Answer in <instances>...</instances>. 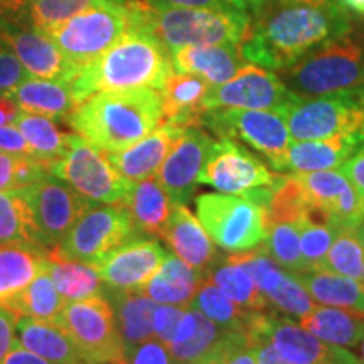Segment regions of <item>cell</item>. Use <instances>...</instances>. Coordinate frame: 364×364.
Listing matches in <instances>:
<instances>
[{"instance_id":"6da1fadb","label":"cell","mask_w":364,"mask_h":364,"mask_svg":"<svg viewBox=\"0 0 364 364\" xmlns=\"http://www.w3.org/2000/svg\"><path fill=\"white\" fill-rule=\"evenodd\" d=\"M354 17L341 4H307L267 0L253 16L252 31L241 43L247 63L284 71L317 46L349 29Z\"/></svg>"},{"instance_id":"7a4b0ae2","label":"cell","mask_w":364,"mask_h":364,"mask_svg":"<svg viewBox=\"0 0 364 364\" xmlns=\"http://www.w3.org/2000/svg\"><path fill=\"white\" fill-rule=\"evenodd\" d=\"M172 73L171 53L154 33L150 21L135 26L102 56L80 66L70 88L80 105L100 91L162 90Z\"/></svg>"},{"instance_id":"3957f363","label":"cell","mask_w":364,"mask_h":364,"mask_svg":"<svg viewBox=\"0 0 364 364\" xmlns=\"http://www.w3.org/2000/svg\"><path fill=\"white\" fill-rule=\"evenodd\" d=\"M162 118L159 90L100 91L76 105L68 125L105 152H120L156 130Z\"/></svg>"},{"instance_id":"277c9868","label":"cell","mask_w":364,"mask_h":364,"mask_svg":"<svg viewBox=\"0 0 364 364\" xmlns=\"http://www.w3.org/2000/svg\"><path fill=\"white\" fill-rule=\"evenodd\" d=\"M284 83L300 98L364 91V21L317 46L284 70Z\"/></svg>"},{"instance_id":"5b68a950","label":"cell","mask_w":364,"mask_h":364,"mask_svg":"<svg viewBox=\"0 0 364 364\" xmlns=\"http://www.w3.org/2000/svg\"><path fill=\"white\" fill-rule=\"evenodd\" d=\"M252 22L248 14L221 9L154 7L152 12L154 33L171 54L184 46L241 44Z\"/></svg>"},{"instance_id":"8992f818","label":"cell","mask_w":364,"mask_h":364,"mask_svg":"<svg viewBox=\"0 0 364 364\" xmlns=\"http://www.w3.org/2000/svg\"><path fill=\"white\" fill-rule=\"evenodd\" d=\"M196 215L211 240L225 252H252L265 243V209L243 196L199 194Z\"/></svg>"},{"instance_id":"52a82bcc","label":"cell","mask_w":364,"mask_h":364,"mask_svg":"<svg viewBox=\"0 0 364 364\" xmlns=\"http://www.w3.org/2000/svg\"><path fill=\"white\" fill-rule=\"evenodd\" d=\"M134 27L135 19L129 0H124L91 7L49 36L73 65L80 68L102 56Z\"/></svg>"},{"instance_id":"ba28073f","label":"cell","mask_w":364,"mask_h":364,"mask_svg":"<svg viewBox=\"0 0 364 364\" xmlns=\"http://www.w3.org/2000/svg\"><path fill=\"white\" fill-rule=\"evenodd\" d=\"M130 213L122 204H98L86 209L66 238L48 250L66 260L97 265L127 241L136 238Z\"/></svg>"},{"instance_id":"9c48e42d","label":"cell","mask_w":364,"mask_h":364,"mask_svg":"<svg viewBox=\"0 0 364 364\" xmlns=\"http://www.w3.org/2000/svg\"><path fill=\"white\" fill-rule=\"evenodd\" d=\"M58 324L68 331L83 363L122 364L125 361L115 311L107 295L68 302Z\"/></svg>"},{"instance_id":"30bf717a","label":"cell","mask_w":364,"mask_h":364,"mask_svg":"<svg viewBox=\"0 0 364 364\" xmlns=\"http://www.w3.org/2000/svg\"><path fill=\"white\" fill-rule=\"evenodd\" d=\"M203 127L220 139L241 140L258 152L275 171H285V157L292 144L284 113L275 110H206Z\"/></svg>"},{"instance_id":"8fae6325","label":"cell","mask_w":364,"mask_h":364,"mask_svg":"<svg viewBox=\"0 0 364 364\" xmlns=\"http://www.w3.org/2000/svg\"><path fill=\"white\" fill-rule=\"evenodd\" d=\"M51 174L91 203L124 204L134 184L113 169L105 150L90 144L76 132L70 135V147L65 157L51 167Z\"/></svg>"},{"instance_id":"7c38bea8","label":"cell","mask_w":364,"mask_h":364,"mask_svg":"<svg viewBox=\"0 0 364 364\" xmlns=\"http://www.w3.org/2000/svg\"><path fill=\"white\" fill-rule=\"evenodd\" d=\"M21 193L29 208L36 245L44 250L56 248L91 206V201L53 174L26 186Z\"/></svg>"},{"instance_id":"4fadbf2b","label":"cell","mask_w":364,"mask_h":364,"mask_svg":"<svg viewBox=\"0 0 364 364\" xmlns=\"http://www.w3.org/2000/svg\"><path fill=\"white\" fill-rule=\"evenodd\" d=\"M282 113L295 140L364 134V91L317 98L299 97Z\"/></svg>"},{"instance_id":"5bb4252c","label":"cell","mask_w":364,"mask_h":364,"mask_svg":"<svg viewBox=\"0 0 364 364\" xmlns=\"http://www.w3.org/2000/svg\"><path fill=\"white\" fill-rule=\"evenodd\" d=\"M282 177L268 171L265 162L241 147L236 140L220 139L213 145L199 182L220 193L250 198L257 191L275 188Z\"/></svg>"},{"instance_id":"9a60e30c","label":"cell","mask_w":364,"mask_h":364,"mask_svg":"<svg viewBox=\"0 0 364 364\" xmlns=\"http://www.w3.org/2000/svg\"><path fill=\"white\" fill-rule=\"evenodd\" d=\"M299 97L272 70L258 65H245L235 78L218 86H209L206 110H275L284 112Z\"/></svg>"},{"instance_id":"2e32d148","label":"cell","mask_w":364,"mask_h":364,"mask_svg":"<svg viewBox=\"0 0 364 364\" xmlns=\"http://www.w3.org/2000/svg\"><path fill=\"white\" fill-rule=\"evenodd\" d=\"M167 252L161 243L150 238H134L97 263L107 292H142L147 282L156 275Z\"/></svg>"},{"instance_id":"e0dca14e","label":"cell","mask_w":364,"mask_h":364,"mask_svg":"<svg viewBox=\"0 0 364 364\" xmlns=\"http://www.w3.org/2000/svg\"><path fill=\"white\" fill-rule=\"evenodd\" d=\"M215 142L203 129L191 127L182 132L156 174L172 203L186 204L193 198Z\"/></svg>"},{"instance_id":"ac0fdd59","label":"cell","mask_w":364,"mask_h":364,"mask_svg":"<svg viewBox=\"0 0 364 364\" xmlns=\"http://www.w3.org/2000/svg\"><path fill=\"white\" fill-rule=\"evenodd\" d=\"M0 39L11 46L22 66L33 78L70 83L80 70L65 56L51 36L31 24H0Z\"/></svg>"},{"instance_id":"d6986e66","label":"cell","mask_w":364,"mask_h":364,"mask_svg":"<svg viewBox=\"0 0 364 364\" xmlns=\"http://www.w3.org/2000/svg\"><path fill=\"white\" fill-rule=\"evenodd\" d=\"M267 334L279 356L289 364H363L343 346L321 343L302 326L272 314L267 318Z\"/></svg>"},{"instance_id":"ffe728a7","label":"cell","mask_w":364,"mask_h":364,"mask_svg":"<svg viewBox=\"0 0 364 364\" xmlns=\"http://www.w3.org/2000/svg\"><path fill=\"white\" fill-rule=\"evenodd\" d=\"M161 238L169 245L177 258L201 275L215 263V241L186 204L172 203L169 221L162 230Z\"/></svg>"},{"instance_id":"44dd1931","label":"cell","mask_w":364,"mask_h":364,"mask_svg":"<svg viewBox=\"0 0 364 364\" xmlns=\"http://www.w3.org/2000/svg\"><path fill=\"white\" fill-rule=\"evenodd\" d=\"M186 129L162 122L142 140L120 152H108V161L118 174L127 181L136 182L157 174L159 167L169 156L182 132Z\"/></svg>"},{"instance_id":"7402d4cb","label":"cell","mask_w":364,"mask_h":364,"mask_svg":"<svg viewBox=\"0 0 364 364\" xmlns=\"http://www.w3.org/2000/svg\"><path fill=\"white\" fill-rule=\"evenodd\" d=\"M176 73L203 78L209 86L226 83L247 65L241 44L184 46L171 54Z\"/></svg>"},{"instance_id":"603a6c76","label":"cell","mask_w":364,"mask_h":364,"mask_svg":"<svg viewBox=\"0 0 364 364\" xmlns=\"http://www.w3.org/2000/svg\"><path fill=\"white\" fill-rule=\"evenodd\" d=\"M209 85L203 78L188 73H172L162 86V122L181 129H203V117L206 113L204 98Z\"/></svg>"},{"instance_id":"cb8c5ba5","label":"cell","mask_w":364,"mask_h":364,"mask_svg":"<svg viewBox=\"0 0 364 364\" xmlns=\"http://www.w3.org/2000/svg\"><path fill=\"white\" fill-rule=\"evenodd\" d=\"M364 144V134L336 135L321 140H297L289 145L285 171L314 172L341 167Z\"/></svg>"},{"instance_id":"d4e9b609","label":"cell","mask_w":364,"mask_h":364,"mask_svg":"<svg viewBox=\"0 0 364 364\" xmlns=\"http://www.w3.org/2000/svg\"><path fill=\"white\" fill-rule=\"evenodd\" d=\"M48 267V250L24 243L0 245V307L17 297Z\"/></svg>"},{"instance_id":"484cf974","label":"cell","mask_w":364,"mask_h":364,"mask_svg":"<svg viewBox=\"0 0 364 364\" xmlns=\"http://www.w3.org/2000/svg\"><path fill=\"white\" fill-rule=\"evenodd\" d=\"M16 339L31 353L53 364L83 363L68 331L58 322L17 317Z\"/></svg>"},{"instance_id":"4316f807","label":"cell","mask_w":364,"mask_h":364,"mask_svg":"<svg viewBox=\"0 0 364 364\" xmlns=\"http://www.w3.org/2000/svg\"><path fill=\"white\" fill-rule=\"evenodd\" d=\"M122 206L130 213L136 233L161 236L169 221L172 201L154 174L134 182Z\"/></svg>"},{"instance_id":"83f0119b","label":"cell","mask_w":364,"mask_h":364,"mask_svg":"<svg viewBox=\"0 0 364 364\" xmlns=\"http://www.w3.org/2000/svg\"><path fill=\"white\" fill-rule=\"evenodd\" d=\"M11 97L16 100L22 112L59 122H68L76 108L70 83L65 81L27 78L12 91Z\"/></svg>"},{"instance_id":"f1b7e54d","label":"cell","mask_w":364,"mask_h":364,"mask_svg":"<svg viewBox=\"0 0 364 364\" xmlns=\"http://www.w3.org/2000/svg\"><path fill=\"white\" fill-rule=\"evenodd\" d=\"M203 282V275L176 255L167 253L156 275L147 282L142 292L157 304L189 306Z\"/></svg>"},{"instance_id":"f546056e","label":"cell","mask_w":364,"mask_h":364,"mask_svg":"<svg viewBox=\"0 0 364 364\" xmlns=\"http://www.w3.org/2000/svg\"><path fill=\"white\" fill-rule=\"evenodd\" d=\"M115 311L118 334L124 344L125 356L134 351L136 346L154 338L152 317L157 302L145 294H120L105 292Z\"/></svg>"},{"instance_id":"4dcf8cb0","label":"cell","mask_w":364,"mask_h":364,"mask_svg":"<svg viewBox=\"0 0 364 364\" xmlns=\"http://www.w3.org/2000/svg\"><path fill=\"white\" fill-rule=\"evenodd\" d=\"M300 326L334 346H358L364 338V314L343 307H314Z\"/></svg>"},{"instance_id":"1f68e13d","label":"cell","mask_w":364,"mask_h":364,"mask_svg":"<svg viewBox=\"0 0 364 364\" xmlns=\"http://www.w3.org/2000/svg\"><path fill=\"white\" fill-rule=\"evenodd\" d=\"M311 297L324 306L353 309L364 314V284L339 273L311 268L295 275Z\"/></svg>"},{"instance_id":"d6a6232c","label":"cell","mask_w":364,"mask_h":364,"mask_svg":"<svg viewBox=\"0 0 364 364\" xmlns=\"http://www.w3.org/2000/svg\"><path fill=\"white\" fill-rule=\"evenodd\" d=\"M22 136L31 149V157L39 161L51 172V167L59 159L65 157L70 147V135L59 130L56 122L43 115L21 112L16 118V124Z\"/></svg>"},{"instance_id":"836d02e7","label":"cell","mask_w":364,"mask_h":364,"mask_svg":"<svg viewBox=\"0 0 364 364\" xmlns=\"http://www.w3.org/2000/svg\"><path fill=\"white\" fill-rule=\"evenodd\" d=\"M48 272L59 295L66 302H76L105 294L98 268L90 263L66 260L48 252Z\"/></svg>"},{"instance_id":"e575fe53","label":"cell","mask_w":364,"mask_h":364,"mask_svg":"<svg viewBox=\"0 0 364 364\" xmlns=\"http://www.w3.org/2000/svg\"><path fill=\"white\" fill-rule=\"evenodd\" d=\"M66 300L58 292L56 285L49 275L48 267L26 287L22 292L7 304V311L16 314L17 317H33L39 321L58 322Z\"/></svg>"},{"instance_id":"d590c367","label":"cell","mask_w":364,"mask_h":364,"mask_svg":"<svg viewBox=\"0 0 364 364\" xmlns=\"http://www.w3.org/2000/svg\"><path fill=\"white\" fill-rule=\"evenodd\" d=\"M203 277L211 280L235 304L247 311H267L270 307L267 297L253 282L252 275L230 258H226L225 262L213 263Z\"/></svg>"},{"instance_id":"8d00e7d4","label":"cell","mask_w":364,"mask_h":364,"mask_svg":"<svg viewBox=\"0 0 364 364\" xmlns=\"http://www.w3.org/2000/svg\"><path fill=\"white\" fill-rule=\"evenodd\" d=\"M191 309H196L201 314H204L213 322H216L221 329L225 331H245L247 321L250 317V312L247 309L240 307L235 304L223 290L203 277L201 285H199L198 292L191 300Z\"/></svg>"},{"instance_id":"74e56055","label":"cell","mask_w":364,"mask_h":364,"mask_svg":"<svg viewBox=\"0 0 364 364\" xmlns=\"http://www.w3.org/2000/svg\"><path fill=\"white\" fill-rule=\"evenodd\" d=\"M267 253L272 260L280 265L284 270L290 272L292 275L311 270L300 250V235L299 228L294 223L275 221L267 225L265 243Z\"/></svg>"},{"instance_id":"f35d334b","label":"cell","mask_w":364,"mask_h":364,"mask_svg":"<svg viewBox=\"0 0 364 364\" xmlns=\"http://www.w3.org/2000/svg\"><path fill=\"white\" fill-rule=\"evenodd\" d=\"M34 245L33 226L27 203L21 189L0 191V245Z\"/></svg>"},{"instance_id":"ab89813d","label":"cell","mask_w":364,"mask_h":364,"mask_svg":"<svg viewBox=\"0 0 364 364\" xmlns=\"http://www.w3.org/2000/svg\"><path fill=\"white\" fill-rule=\"evenodd\" d=\"M302 186L309 204L312 208L322 209L326 213H332L339 196L349 186V179L343 174V171H314V172H295ZM332 220V218H331Z\"/></svg>"},{"instance_id":"60d3db41","label":"cell","mask_w":364,"mask_h":364,"mask_svg":"<svg viewBox=\"0 0 364 364\" xmlns=\"http://www.w3.org/2000/svg\"><path fill=\"white\" fill-rule=\"evenodd\" d=\"M108 2H124V0H33L31 26L46 34H51L78 14Z\"/></svg>"},{"instance_id":"b9f144b4","label":"cell","mask_w":364,"mask_h":364,"mask_svg":"<svg viewBox=\"0 0 364 364\" xmlns=\"http://www.w3.org/2000/svg\"><path fill=\"white\" fill-rule=\"evenodd\" d=\"M364 255L356 231L341 230L336 233L321 270H329L349 279L363 282Z\"/></svg>"},{"instance_id":"7bdbcfd3","label":"cell","mask_w":364,"mask_h":364,"mask_svg":"<svg viewBox=\"0 0 364 364\" xmlns=\"http://www.w3.org/2000/svg\"><path fill=\"white\" fill-rule=\"evenodd\" d=\"M265 297L268 304L279 309L280 312L299 318L307 316L316 307L311 294L292 273H285L279 284L273 287L270 292L265 294Z\"/></svg>"},{"instance_id":"ee69618b","label":"cell","mask_w":364,"mask_h":364,"mask_svg":"<svg viewBox=\"0 0 364 364\" xmlns=\"http://www.w3.org/2000/svg\"><path fill=\"white\" fill-rule=\"evenodd\" d=\"M223 332H225V329H221L216 322H213L211 318H208L204 314L198 311V326H196L194 334L188 341H184V343L167 348L171 353L172 361L177 364L184 361H194V359L206 356L215 348L218 341H220Z\"/></svg>"},{"instance_id":"f6af8a7d","label":"cell","mask_w":364,"mask_h":364,"mask_svg":"<svg viewBox=\"0 0 364 364\" xmlns=\"http://www.w3.org/2000/svg\"><path fill=\"white\" fill-rule=\"evenodd\" d=\"M46 174L51 172L34 157L0 152V191L22 189Z\"/></svg>"},{"instance_id":"bcb514c9","label":"cell","mask_w":364,"mask_h":364,"mask_svg":"<svg viewBox=\"0 0 364 364\" xmlns=\"http://www.w3.org/2000/svg\"><path fill=\"white\" fill-rule=\"evenodd\" d=\"M297 228L300 235V250H302L307 265L311 268H321L332 241H334L336 231L331 226L307 220L300 221Z\"/></svg>"},{"instance_id":"7dc6e473","label":"cell","mask_w":364,"mask_h":364,"mask_svg":"<svg viewBox=\"0 0 364 364\" xmlns=\"http://www.w3.org/2000/svg\"><path fill=\"white\" fill-rule=\"evenodd\" d=\"M221 364H258L247 334L241 331H225L211 349Z\"/></svg>"},{"instance_id":"c3c4849f","label":"cell","mask_w":364,"mask_h":364,"mask_svg":"<svg viewBox=\"0 0 364 364\" xmlns=\"http://www.w3.org/2000/svg\"><path fill=\"white\" fill-rule=\"evenodd\" d=\"M154 7H194V9H221L255 16L265 6L267 0H149Z\"/></svg>"},{"instance_id":"681fc988","label":"cell","mask_w":364,"mask_h":364,"mask_svg":"<svg viewBox=\"0 0 364 364\" xmlns=\"http://www.w3.org/2000/svg\"><path fill=\"white\" fill-rule=\"evenodd\" d=\"M29 78L19 58L9 44L0 39V95H11L21 83Z\"/></svg>"},{"instance_id":"f907efd6","label":"cell","mask_w":364,"mask_h":364,"mask_svg":"<svg viewBox=\"0 0 364 364\" xmlns=\"http://www.w3.org/2000/svg\"><path fill=\"white\" fill-rule=\"evenodd\" d=\"M184 307L181 306H169V304H162L157 306L154 311L152 327H154V338H157L161 343L169 344L174 332L179 326L182 316H184Z\"/></svg>"},{"instance_id":"816d5d0a","label":"cell","mask_w":364,"mask_h":364,"mask_svg":"<svg viewBox=\"0 0 364 364\" xmlns=\"http://www.w3.org/2000/svg\"><path fill=\"white\" fill-rule=\"evenodd\" d=\"M167 346L157 338L145 341L125 356L124 364H172Z\"/></svg>"},{"instance_id":"f5cc1de1","label":"cell","mask_w":364,"mask_h":364,"mask_svg":"<svg viewBox=\"0 0 364 364\" xmlns=\"http://www.w3.org/2000/svg\"><path fill=\"white\" fill-rule=\"evenodd\" d=\"M33 0H0V24H31Z\"/></svg>"},{"instance_id":"db71d44e","label":"cell","mask_w":364,"mask_h":364,"mask_svg":"<svg viewBox=\"0 0 364 364\" xmlns=\"http://www.w3.org/2000/svg\"><path fill=\"white\" fill-rule=\"evenodd\" d=\"M0 152L14 154V156H29L31 149L26 139L16 125L0 127Z\"/></svg>"},{"instance_id":"11a10c76","label":"cell","mask_w":364,"mask_h":364,"mask_svg":"<svg viewBox=\"0 0 364 364\" xmlns=\"http://www.w3.org/2000/svg\"><path fill=\"white\" fill-rule=\"evenodd\" d=\"M341 171L358 189V193L364 196V144L341 166Z\"/></svg>"},{"instance_id":"9f6ffc18","label":"cell","mask_w":364,"mask_h":364,"mask_svg":"<svg viewBox=\"0 0 364 364\" xmlns=\"http://www.w3.org/2000/svg\"><path fill=\"white\" fill-rule=\"evenodd\" d=\"M16 324L17 316L7 309L0 307V363L11 351L16 343Z\"/></svg>"},{"instance_id":"6f0895ef","label":"cell","mask_w":364,"mask_h":364,"mask_svg":"<svg viewBox=\"0 0 364 364\" xmlns=\"http://www.w3.org/2000/svg\"><path fill=\"white\" fill-rule=\"evenodd\" d=\"M0 364H53V363L46 361L44 358L31 353L29 349H26L24 346H21L19 341L16 339L12 349L7 353V356L2 359V363Z\"/></svg>"},{"instance_id":"680465c9","label":"cell","mask_w":364,"mask_h":364,"mask_svg":"<svg viewBox=\"0 0 364 364\" xmlns=\"http://www.w3.org/2000/svg\"><path fill=\"white\" fill-rule=\"evenodd\" d=\"M22 110L11 95H0V127L16 124V118Z\"/></svg>"},{"instance_id":"91938a15","label":"cell","mask_w":364,"mask_h":364,"mask_svg":"<svg viewBox=\"0 0 364 364\" xmlns=\"http://www.w3.org/2000/svg\"><path fill=\"white\" fill-rule=\"evenodd\" d=\"M177 364H221L220 359L213 351H209L206 356L199 358V359H194V361H184V363H177Z\"/></svg>"},{"instance_id":"94428289","label":"cell","mask_w":364,"mask_h":364,"mask_svg":"<svg viewBox=\"0 0 364 364\" xmlns=\"http://www.w3.org/2000/svg\"><path fill=\"white\" fill-rule=\"evenodd\" d=\"M285 2L307 4V6H329V4H339V0H285Z\"/></svg>"},{"instance_id":"6125c7cd","label":"cell","mask_w":364,"mask_h":364,"mask_svg":"<svg viewBox=\"0 0 364 364\" xmlns=\"http://www.w3.org/2000/svg\"><path fill=\"white\" fill-rule=\"evenodd\" d=\"M356 236H358V240H359V243H361V247L364 248V220L359 223V225L356 226Z\"/></svg>"},{"instance_id":"be15d7a7","label":"cell","mask_w":364,"mask_h":364,"mask_svg":"<svg viewBox=\"0 0 364 364\" xmlns=\"http://www.w3.org/2000/svg\"><path fill=\"white\" fill-rule=\"evenodd\" d=\"M361 351H363V364H364V338L361 339Z\"/></svg>"},{"instance_id":"e7e4bbea","label":"cell","mask_w":364,"mask_h":364,"mask_svg":"<svg viewBox=\"0 0 364 364\" xmlns=\"http://www.w3.org/2000/svg\"><path fill=\"white\" fill-rule=\"evenodd\" d=\"M363 284H364V263H363Z\"/></svg>"},{"instance_id":"03108f58","label":"cell","mask_w":364,"mask_h":364,"mask_svg":"<svg viewBox=\"0 0 364 364\" xmlns=\"http://www.w3.org/2000/svg\"><path fill=\"white\" fill-rule=\"evenodd\" d=\"M73 364H88V363H73Z\"/></svg>"}]
</instances>
